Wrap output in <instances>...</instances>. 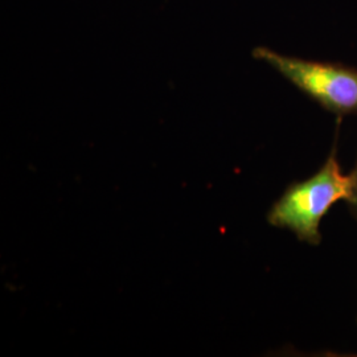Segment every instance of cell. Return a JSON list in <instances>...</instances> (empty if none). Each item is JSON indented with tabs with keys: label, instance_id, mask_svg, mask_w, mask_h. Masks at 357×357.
Segmentation results:
<instances>
[{
	"label": "cell",
	"instance_id": "1",
	"mask_svg": "<svg viewBox=\"0 0 357 357\" xmlns=\"http://www.w3.org/2000/svg\"><path fill=\"white\" fill-rule=\"evenodd\" d=\"M352 196V174H343L335 147L314 176L295 181L284 190L268 211V224L291 230L299 241L317 246L321 241V218L336 202L349 203Z\"/></svg>",
	"mask_w": 357,
	"mask_h": 357
},
{
	"label": "cell",
	"instance_id": "2",
	"mask_svg": "<svg viewBox=\"0 0 357 357\" xmlns=\"http://www.w3.org/2000/svg\"><path fill=\"white\" fill-rule=\"evenodd\" d=\"M252 54L323 109L333 114L357 115V68L286 56L266 47H257Z\"/></svg>",
	"mask_w": 357,
	"mask_h": 357
},
{
	"label": "cell",
	"instance_id": "3",
	"mask_svg": "<svg viewBox=\"0 0 357 357\" xmlns=\"http://www.w3.org/2000/svg\"><path fill=\"white\" fill-rule=\"evenodd\" d=\"M352 178H354V196H352V199H351L348 205H349V209H351L352 215L357 220V159L355 168L352 171Z\"/></svg>",
	"mask_w": 357,
	"mask_h": 357
}]
</instances>
